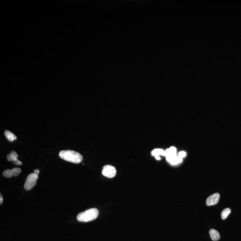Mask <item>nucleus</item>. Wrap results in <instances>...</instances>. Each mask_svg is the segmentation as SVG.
<instances>
[{"mask_svg": "<svg viewBox=\"0 0 241 241\" xmlns=\"http://www.w3.org/2000/svg\"><path fill=\"white\" fill-rule=\"evenodd\" d=\"M152 155L155 157V158L157 160H160L161 159L159 155L166 156V151L163 150L161 149H155L151 152Z\"/></svg>", "mask_w": 241, "mask_h": 241, "instance_id": "nucleus-6", "label": "nucleus"}, {"mask_svg": "<svg viewBox=\"0 0 241 241\" xmlns=\"http://www.w3.org/2000/svg\"><path fill=\"white\" fill-rule=\"evenodd\" d=\"M166 157L169 155H176V149L174 147H171L166 151Z\"/></svg>", "mask_w": 241, "mask_h": 241, "instance_id": "nucleus-9", "label": "nucleus"}, {"mask_svg": "<svg viewBox=\"0 0 241 241\" xmlns=\"http://www.w3.org/2000/svg\"><path fill=\"white\" fill-rule=\"evenodd\" d=\"M59 156L64 160L75 163H79L83 160V157L77 152L72 150H63L59 153Z\"/></svg>", "mask_w": 241, "mask_h": 241, "instance_id": "nucleus-1", "label": "nucleus"}, {"mask_svg": "<svg viewBox=\"0 0 241 241\" xmlns=\"http://www.w3.org/2000/svg\"><path fill=\"white\" fill-rule=\"evenodd\" d=\"M219 198H220V195L219 193H214L207 198L206 200V205L208 206L216 205L219 202Z\"/></svg>", "mask_w": 241, "mask_h": 241, "instance_id": "nucleus-5", "label": "nucleus"}, {"mask_svg": "<svg viewBox=\"0 0 241 241\" xmlns=\"http://www.w3.org/2000/svg\"><path fill=\"white\" fill-rule=\"evenodd\" d=\"M38 175L34 173L29 174L27 177L24 184V188L27 190H30L35 186L36 181L38 179Z\"/></svg>", "mask_w": 241, "mask_h": 241, "instance_id": "nucleus-3", "label": "nucleus"}, {"mask_svg": "<svg viewBox=\"0 0 241 241\" xmlns=\"http://www.w3.org/2000/svg\"><path fill=\"white\" fill-rule=\"evenodd\" d=\"M39 170L35 169L34 170V174L36 175H38V174H39Z\"/></svg>", "mask_w": 241, "mask_h": 241, "instance_id": "nucleus-16", "label": "nucleus"}, {"mask_svg": "<svg viewBox=\"0 0 241 241\" xmlns=\"http://www.w3.org/2000/svg\"><path fill=\"white\" fill-rule=\"evenodd\" d=\"M12 170L14 175V176H17L21 172V169L18 167H14Z\"/></svg>", "mask_w": 241, "mask_h": 241, "instance_id": "nucleus-12", "label": "nucleus"}, {"mask_svg": "<svg viewBox=\"0 0 241 241\" xmlns=\"http://www.w3.org/2000/svg\"><path fill=\"white\" fill-rule=\"evenodd\" d=\"M210 235L211 239L213 241H218L220 239V235L219 232L214 229H211L210 230Z\"/></svg>", "mask_w": 241, "mask_h": 241, "instance_id": "nucleus-7", "label": "nucleus"}, {"mask_svg": "<svg viewBox=\"0 0 241 241\" xmlns=\"http://www.w3.org/2000/svg\"><path fill=\"white\" fill-rule=\"evenodd\" d=\"M3 175L7 178H10L14 175L12 170L7 169L4 171L3 172Z\"/></svg>", "mask_w": 241, "mask_h": 241, "instance_id": "nucleus-11", "label": "nucleus"}, {"mask_svg": "<svg viewBox=\"0 0 241 241\" xmlns=\"http://www.w3.org/2000/svg\"><path fill=\"white\" fill-rule=\"evenodd\" d=\"M178 155L180 157L183 158L186 156V153L185 152L181 151L179 153Z\"/></svg>", "mask_w": 241, "mask_h": 241, "instance_id": "nucleus-15", "label": "nucleus"}, {"mask_svg": "<svg viewBox=\"0 0 241 241\" xmlns=\"http://www.w3.org/2000/svg\"><path fill=\"white\" fill-rule=\"evenodd\" d=\"M3 201V198L2 196V194L0 195V204H2Z\"/></svg>", "mask_w": 241, "mask_h": 241, "instance_id": "nucleus-17", "label": "nucleus"}, {"mask_svg": "<svg viewBox=\"0 0 241 241\" xmlns=\"http://www.w3.org/2000/svg\"><path fill=\"white\" fill-rule=\"evenodd\" d=\"M4 134L5 136L6 137L7 139L10 141H14V140L17 139V137L12 133L10 131H5Z\"/></svg>", "mask_w": 241, "mask_h": 241, "instance_id": "nucleus-8", "label": "nucleus"}, {"mask_svg": "<svg viewBox=\"0 0 241 241\" xmlns=\"http://www.w3.org/2000/svg\"><path fill=\"white\" fill-rule=\"evenodd\" d=\"M116 169L114 166L110 165L105 166L103 167L102 173L103 175L108 178H113L116 175Z\"/></svg>", "mask_w": 241, "mask_h": 241, "instance_id": "nucleus-4", "label": "nucleus"}, {"mask_svg": "<svg viewBox=\"0 0 241 241\" xmlns=\"http://www.w3.org/2000/svg\"><path fill=\"white\" fill-rule=\"evenodd\" d=\"M99 212L98 209L92 208L80 213L77 216L79 222H88L93 221L98 217Z\"/></svg>", "mask_w": 241, "mask_h": 241, "instance_id": "nucleus-2", "label": "nucleus"}, {"mask_svg": "<svg viewBox=\"0 0 241 241\" xmlns=\"http://www.w3.org/2000/svg\"><path fill=\"white\" fill-rule=\"evenodd\" d=\"M231 212V209L229 208H227V209L223 210V212H222V214H221V217H222V219L225 220V219H227V217H228Z\"/></svg>", "mask_w": 241, "mask_h": 241, "instance_id": "nucleus-10", "label": "nucleus"}, {"mask_svg": "<svg viewBox=\"0 0 241 241\" xmlns=\"http://www.w3.org/2000/svg\"><path fill=\"white\" fill-rule=\"evenodd\" d=\"M12 158L13 162L18 160V155L16 152L12 151L10 153Z\"/></svg>", "mask_w": 241, "mask_h": 241, "instance_id": "nucleus-13", "label": "nucleus"}, {"mask_svg": "<svg viewBox=\"0 0 241 241\" xmlns=\"http://www.w3.org/2000/svg\"><path fill=\"white\" fill-rule=\"evenodd\" d=\"M14 164L17 165H22V162L21 161L18 160L14 161L13 162Z\"/></svg>", "mask_w": 241, "mask_h": 241, "instance_id": "nucleus-14", "label": "nucleus"}]
</instances>
